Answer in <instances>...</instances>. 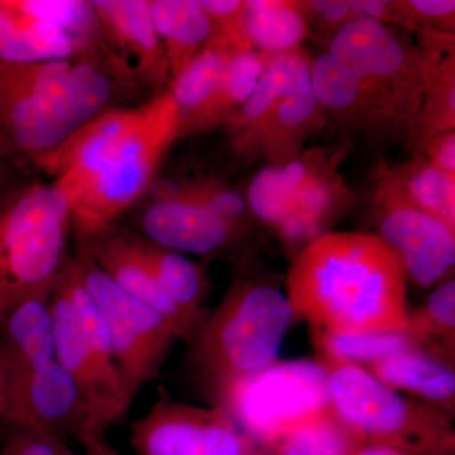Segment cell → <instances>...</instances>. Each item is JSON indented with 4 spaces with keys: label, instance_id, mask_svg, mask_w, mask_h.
Returning <instances> with one entry per match:
<instances>
[{
    "label": "cell",
    "instance_id": "1",
    "mask_svg": "<svg viewBox=\"0 0 455 455\" xmlns=\"http://www.w3.org/2000/svg\"><path fill=\"white\" fill-rule=\"evenodd\" d=\"M180 116L166 89L143 106L99 114L37 164L70 197L79 243L113 227L149 193L180 139Z\"/></svg>",
    "mask_w": 455,
    "mask_h": 455
},
{
    "label": "cell",
    "instance_id": "38",
    "mask_svg": "<svg viewBox=\"0 0 455 455\" xmlns=\"http://www.w3.org/2000/svg\"><path fill=\"white\" fill-rule=\"evenodd\" d=\"M412 151L423 156L436 169L455 178V131L434 134L419 143Z\"/></svg>",
    "mask_w": 455,
    "mask_h": 455
},
{
    "label": "cell",
    "instance_id": "9",
    "mask_svg": "<svg viewBox=\"0 0 455 455\" xmlns=\"http://www.w3.org/2000/svg\"><path fill=\"white\" fill-rule=\"evenodd\" d=\"M329 55L352 68L407 143L423 104L427 65L397 28L355 20L329 37Z\"/></svg>",
    "mask_w": 455,
    "mask_h": 455
},
{
    "label": "cell",
    "instance_id": "31",
    "mask_svg": "<svg viewBox=\"0 0 455 455\" xmlns=\"http://www.w3.org/2000/svg\"><path fill=\"white\" fill-rule=\"evenodd\" d=\"M149 193L156 202L170 200L199 206L252 232L254 218L247 200L220 180L199 178L187 181H157Z\"/></svg>",
    "mask_w": 455,
    "mask_h": 455
},
{
    "label": "cell",
    "instance_id": "37",
    "mask_svg": "<svg viewBox=\"0 0 455 455\" xmlns=\"http://www.w3.org/2000/svg\"><path fill=\"white\" fill-rule=\"evenodd\" d=\"M71 451L64 440L50 434L16 429L0 455H68Z\"/></svg>",
    "mask_w": 455,
    "mask_h": 455
},
{
    "label": "cell",
    "instance_id": "19",
    "mask_svg": "<svg viewBox=\"0 0 455 455\" xmlns=\"http://www.w3.org/2000/svg\"><path fill=\"white\" fill-rule=\"evenodd\" d=\"M454 361L409 348L368 364L363 370L391 390L405 392L449 419L455 414Z\"/></svg>",
    "mask_w": 455,
    "mask_h": 455
},
{
    "label": "cell",
    "instance_id": "17",
    "mask_svg": "<svg viewBox=\"0 0 455 455\" xmlns=\"http://www.w3.org/2000/svg\"><path fill=\"white\" fill-rule=\"evenodd\" d=\"M100 33L121 52L119 59L146 88L170 84V70L156 33L149 0L92 2Z\"/></svg>",
    "mask_w": 455,
    "mask_h": 455
},
{
    "label": "cell",
    "instance_id": "8",
    "mask_svg": "<svg viewBox=\"0 0 455 455\" xmlns=\"http://www.w3.org/2000/svg\"><path fill=\"white\" fill-rule=\"evenodd\" d=\"M245 435L260 448L331 407L328 372L310 359L276 361L228 386L212 397Z\"/></svg>",
    "mask_w": 455,
    "mask_h": 455
},
{
    "label": "cell",
    "instance_id": "3",
    "mask_svg": "<svg viewBox=\"0 0 455 455\" xmlns=\"http://www.w3.org/2000/svg\"><path fill=\"white\" fill-rule=\"evenodd\" d=\"M241 259L220 305L206 311L188 341L197 373L212 398L276 362L296 322L277 281L251 263L248 254Z\"/></svg>",
    "mask_w": 455,
    "mask_h": 455
},
{
    "label": "cell",
    "instance_id": "18",
    "mask_svg": "<svg viewBox=\"0 0 455 455\" xmlns=\"http://www.w3.org/2000/svg\"><path fill=\"white\" fill-rule=\"evenodd\" d=\"M311 61V60H310ZM328 125L324 112L314 95L310 62L305 66L291 92L254 132L235 156L238 160H266L280 167L304 151L305 142Z\"/></svg>",
    "mask_w": 455,
    "mask_h": 455
},
{
    "label": "cell",
    "instance_id": "5",
    "mask_svg": "<svg viewBox=\"0 0 455 455\" xmlns=\"http://www.w3.org/2000/svg\"><path fill=\"white\" fill-rule=\"evenodd\" d=\"M98 116L76 75L55 64L0 61V156L32 163Z\"/></svg>",
    "mask_w": 455,
    "mask_h": 455
},
{
    "label": "cell",
    "instance_id": "32",
    "mask_svg": "<svg viewBox=\"0 0 455 455\" xmlns=\"http://www.w3.org/2000/svg\"><path fill=\"white\" fill-rule=\"evenodd\" d=\"M243 51L235 42L215 35L205 49L191 60L185 70L170 83L169 90L181 116L202 106L220 82L233 59Z\"/></svg>",
    "mask_w": 455,
    "mask_h": 455
},
{
    "label": "cell",
    "instance_id": "40",
    "mask_svg": "<svg viewBox=\"0 0 455 455\" xmlns=\"http://www.w3.org/2000/svg\"><path fill=\"white\" fill-rule=\"evenodd\" d=\"M83 447L86 449L88 455H119L118 451L113 449L106 439V434H95V435L89 436Z\"/></svg>",
    "mask_w": 455,
    "mask_h": 455
},
{
    "label": "cell",
    "instance_id": "42",
    "mask_svg": "<svg viewBox=\"0 0 455 455\" xmlns=\"http://www.w3.org/2000/svg\"><path fill=\"white\" fill-rule=\"evenodd\" d=\"M3 158H2V156H0V200L3 199V197H4L5 194V191H4V187H5V172H4V169H3Z\"/></svg>",
    "mask_w": 455,
    "mask_h": 455
},
{
    "label": "cell",
    "instance_id": "11",
    "mask_svg": "<svg viewBox=\"0 0 455 455\" xmlns=\"http://www.w3.org/2000/svg\"><path fill=\"white\" fill-rule=\"evenodd\" d=\"M372 180L371 221L374 235L396 254L407 283L423 291L454 278L455 229Z\"/></svg>",
    "mask_w": 455,
    "mask_h": 455
},
{
    "label": "cell",
    "instance_id": "27",
    "mask_svg": "<svg viewBox=\"0 0 455 455\" xmlns=\"http://www.w3.org/2000/svg\"><path fill=\"white\" fill-rule=\"evenodd\" d=\"M244 29L251 50L269 57L301 50L311 33L298 0H247Z\"/></svg>",
    "mask_w": 455,
    "mask_h": 455
},
{
    "label": "cell",
    "instance_id": "21",
    "mask_svg": "<svg viewBox=\"0 0 455 455\" xmlns=\"http://www.w3.org/2000/svg\"><path fill=\"white\" fill-rule=\"evenodd\" d=\"M52 291L23 301L0 325V385L56 358Z\"/></svg>",
    "mask_w": 455,
    "mask_h": 455
},
{
    "label": "cell",
    "instance_id": "7",
    "mask_svg": "<svg viewBox=\"0 0 455 455\" xmlns=\"http://www.w3.org/2000/svg\"><path fill=\"white\" fill-rule=\"evenodd\" d=\"M328 372L331 407L364 443L409 455H455L451 419L401 396L363 368L323 366Z\"/></svg>",
    "mask_w": 455,
    "mask_h": 455
},
{
    "label": "cell",
    "instance_id": "20",
    "mask_svg": "<svg viewBox=\"0 0 455 455\" xmlns=\"http://www.w3.org/2000/svg\"><path fill=\"white\" fill-rule=\"evenodd\" d=\"M416 44L427 65L423 104L406 146L455 131V33L420 29Z\"/></svg>",
    "mask_w": 455,
    "mask_h": 455
},
{
    "label": "cell",
    "instance_id": "44",
    "mask_svg": "<svg viewBox=\"0 0 455 455\" xmlns=\"http://www.w3.org/2000/svg\"><path fill=\"white\" fill-rule=\"evenodd\" d=\"M68 455H79V454H75L74 451H71V453Z\"/></svg>",
    "mask_w": 455,
    "mask_h": 455
},
{
    "label": "cell",
    "instance_id": "26",
    "mask_svg": "<svg viewBox=\"0 0 455 455\" xmlns=\"http://www.w3.org/2000/svg\"><path fill=\"white\" fill-rule=\"evenodd\" d=\"M310 60L311 57L302 49L272 60L253 94L223 125L235 156L274 113L278 104L291 92Z\"/></svg>",
    "mask_w": 455,
    "mask_h": 455
},
{
    "label": "cell",
    "instance_id": "22",
    "mask_svg": "<svg viewBox=\"0 0 455 455\" xmlns=\"http://www.w3.org/2000/svg\"><path fill=\"white\" fill-rule=\"evenodd\" d=\"M100 50L77 40L70 33L50 25L17 7L14 0H0V60L37 62L70 59Z\"/></svg>",
    "mask_w": 455,
    "mask_h": 455
},
{
    "label": "cell",
    "instance_id": "15",
    "mask_svg": "<svg viewBox=\"0 0 455 455\" xmlns=\"http://www.w3.org/2000/svg\"><path fill=\"white\" fill-rule=\"evenodd\" d=\"M137 235L181 254L220 257L235 252L251 230L190 204L152 200L140 212Z\"/></svg>",
    "mask_w": 455,
    "mask_h": 455
},
{
    "label": "cell",
    "instance_id": "2",
    "mask_svg": "<svg viewBox=\"0 0 455 455\" xmlns=\"http://www.w3.org/2000/svg\"><path fill=\"white\" fill-rule=\"evenodd\" d=\"M407 286L400 259L379 236L329 232L296 254L286 296L311 331L385 333L405 329Z\"/></svg>",
    "mask_w": 455,
    "mask_h": 455
},
{
    "label": "cell",
    "instance_id": "25",
    "mask_svg": "<svg viewBox=\"0 0 455 455\" xmlns=\"http://www.w3.org/2000/svg\"><path fill=\"white\" fill-rule=\"evenodd\" d=\"M152 20L175 80L214 38V27L199 0H149Z\"/></svg>",
    "mask_w": 455,
    "mask_h": 455
},
{
    "label": "cell",
    "instance_id": "23",
    "mask_svg": "<svg viewBox=\"0 0 455 455\" xmlns=\"http://www.w3.org/2000/svg\"><path fill=\"white\" fill-rule=\"evenodd\" d=\"M274 59L253 50L239 52L202 106L180 118V139L226 124L253 94Z\"/></svg>",
    "mask_w": 455,
    "mask_h": 455
},
{
    "label": "cell",
    "instance_id": "30",
    "mask_svg": "<svg viewBox=\"0 0 455 455\" xmlns=\"http://www.w3.org/2000/svg\"><path fill=\"white\" fill-rule=\"evenodd\" d=\"M364 440L335 414L319 412L266 449L268 455H355Z\"/></svg>",
    "mask_w": 455,
    "mask_h": 455
},
{
    "label": "cell",
    "instance_id": "39",
    "mask_svg": "<svg viewBox=\"0 0 455 455\" xmlns=\"http://www.w3.org/2000/svg\"><path fill=\"white\" fill-rule=\"evenodd\" d=\"M353 17L381 25L403 28L400 0H350Z\"/></svg>",
    "mask_w": 455,
    "mask_h": 455
},
{
    "label": "cell",
    "instance_id": "28",
    "mask_svg": "<svg viewBox=\"0 0 455 455\" xmlns=\"http://www.w3.org/2000/svg\"><path fill=\"white\" fill-rule=\"evenodd\" d=\"M140 238L142 252L158 283L196 329L205 315L203 304L211 289L205 266L188 259L185 254L158 247L140 235Z\"/></svg>",
    "mask_w": 455,
    "mask_h": 455
},
{
    "label": "cell",
    "instance_id": "29",
    "mask_svg": "<svg viewBox=\"0 0 455 455\" xmlns=\"http://www.w3.org/2000/svg\"><path fill=\"white\" fill-rule=\"evenodd\" d=\"M311 341L316 350V362L322 366L353 364L364 368L401 350L418 348L405 329L366 334L311 331Z\"/></svg>",
    "mask_w": 455,
    "mask_h": 455
},
{
    "label": "cell",
    "instance_id": "4",
    "mask_svg": "<svg viewBox=\"0 0 455 455\" xmlns=\"http://www.w3.org/2000/svg\"><path fill=\"white\" fill-rule=\"evenodd\" d=\"M71 218L70 197L55 180L0 200V325L23 301L52 291L68 260Z\"/></svg>",
    "mask_w": 455,
    "mask_h": 455
},
{
    "label": "cell",
    "instance_id": "35",
    "mask_svg": "<svg viewBox=\"0 0 455 455\" xmlns=\"http://www.w3.org/2000/svg\"><path fill=\"white\" fill-rule=\"evenodd\" d=\"M199 4L211 20L215 35L235 42L242 50H251L244 29L247 0H199Z\"/></svg>",
    "mask_w": 455,
    "mask_h": 455
},
{
    "label": "cell",
    "instance_id": "14",
    "mask_svg": "<svg viewBox=\"0 0 455 455\" xmlns=\"http://www.w3.org/2000/svg\"><path fill=\"white\" fill-rule=\"evenodd\" d=\"M310 79L328 123L379 145L403 142L379 101L348 65L322 53L311 59Z\"/></svg>",
    "mask_w": 455,
    "mask_h": 455
},
{
    "label": "cell",
    "instance_id": "36",
    "mask_svg": "<svg viewBox=\"0 0 455 455\" xmlns=\"http://www.w3.org/2000/svg\"><path fill=\"white\" fill-rule=\"evenodd\" d=\"M299 8L307 17L310 29L334 35L341 27L355 20L350 0H298Z\"/></svg>",
    "mask_w": 455,
    "mask_h": 455
},
{
    "label": "cell",
    "instance_id": "24",
    "mask_svg": "<svg viewBox=\"0 0 455 455\" xmlns=\"http://www.w3.org/2000/svg\"><path fill=\"white\" fill-rule=\"evenodd\" d=\"M371 179L379 180L405 202L455 229V178L434 167L423 156L414 154L397 164L379 160Z\"/></svg>",
    "mask_w": 455,
    "mask_h": 455
},
{
    "label": "cell",
    "instance_id": "34",
    "mask_svg": "<svg viewBox=\"0 0 455 455\" xmlns=\"http://www.w3.org/2000/svg\"><path fill=\"white\" fill-rule=\"evenodd\" d=\"M403 28L455 33L454 0H400Z\"/></svg>",
    "mask_w": 455,
    "mask_h": 455
},
{
    "label": "cell",
    "instance_id": "43",
    "mask_svg": "<svg viewBox=\"0 0 455 455\" xmlns=\"http://www.w3.org/2000/svg\"><path fill=\"white\" fill-rule=\"evenodd\" d=\"M0 409H2V385H0Z\"/></svg>",
    "mask_w": 455,
    "mask_h": 455
},
{
    "label": "cell",
    "instance_id": "12",
    "mask_svg": "<svg viewBox=\"0 0 455 455\" xmlns=\"http://www.w3.org/2000/svg\"><path fill=\"white\" fill-rule=\"evenodd\" d=\"M130 442L137 455H268L220 406L181 403L164 388L131 424Z\"/></svg>",
    "mask_w": 455,
    "mask_h": 455
},
{
    "label": "cell",
    "instance_id": "33",
    "mask_svg": "<svg viewBox=\"0 0 455 455\" xmlns=\"http://www.w3.org/2000/svg\"><path fill=\"white\" fill-rule=\"evenodd\" d=\"M406 333L416 347L454 361L455 280L445 281L431 290L420 309L409 313Z\"/></svg>",
    "mask_w": 455,
    "mask_h": 455
},
{
    "label": "cell",
    "instance_id": "41",
    "mask_svg": "<svg viewBox=\"0 0 455 455\" xmlns=\"http://www.w3.org/2000/svg\"><path fill=\"white\" fill-rule=\"evenodd\" d=\"M355 455H409L403 451H397V449L385 447V445L370 444L364 443L361 448L358 449L357 453Z\"/></svg>",
    "mask_w": 455,
    "mask_h": 455
},
{
    "label": "cell",
    "instance_id": "16",
    "mask_svg": "<svg viewBox=\"0 0 455 455\" xmlns=\"http://www.w3.org/2000/svg\"><path fill=\"white\" fill-rule=\"evenodd\" d=\"M85 248L104 274L123 291L157 311L178 331L180 339L190 341L196 325L171 300L149 267L134 230L116 226L108 228L85 243Z\"/></svg>",
    "mask_w": 455,
    "mask_h": 455
},
{
    "label": "cell",
    "instance_id": "13",
    "mask_svg": "<svg viewBox=\"0 0 455 455\" xmlns=\"http://www.w3.org/2000/svg\"><path fill=\"white\" fill-rule=\"evenodd\" d=\"M0 418L14 429L40 431L64 440L85 442L103 434L70 374L55 359L2 382Z\"/></svg>",
    "mask_w": 455,
    "mask_h": 455
},
{
    "label": "cell",
    "instance_id": "10",
    "mask_svg": "<svg viewBox=\"0 0 455 455\" xmlns=\"http://www.w3.org/2000/svg\"><path fill=\"white\" fill-rule=\"evenodd\" d=\"M80 280L103 317L114 361L132 398L160 376L178 331L163 315L132 298L79 245L73 256Z\"/></svg>",
    "mask_w": 455,
    "mask_h": 455
},
{
    "label": "cell",
    "instance_id": "6",
    "mask_svg": "<svg viewBox=\"0 0 455 455\" xmlns=\"http://www.w3.org/2000/svg\"><path fill=\"white\" fill-rule=\"evenodd\" d=\"M51 309L56 361L79 388L94 427L106 433L125 418L134 400L114 361L103 317L76 269L60 274Z\"/></svg>",
    "mask_w": 455,
    "mask_h": 455
}]
</instances>
